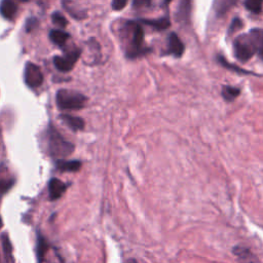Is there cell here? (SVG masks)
Instances as JSON below:
<instances>
[{"label": "cell", "instance_id": "cell-15", "mask_svg": "<svg viewBox=\"0 0 263 263\" xmlns=\"http://www.w3.org/2000/svg\"><path fill=\"white\" fill-rule=\"evenodd\" d=\"M69 37H70V35L67 32H64L62 30H50V32H49L50 41L60 47H62L66 44Z\"/></svg>", "mask_w": 263, "mask_h": 263}, {"label": "cell", "instance_id": "cell-25", "mask_svg": "<svg viewBox=\"0 0 263 263\" xmlns=\"http://www.w3.org/2000/svg\"><path fill=\"white\" fill-rule=\"evenodd\" d=\"M2 242H3V250H4L5 255H10L11 254V245H10L9 239H8V237L6 235L3 236Z\"/></svg>", "mask_w": 263, "mask_h": 263}, {"label": "cell", "instance_id": "cell-21", "mask_svg": "<svg viewBox=\"0 0 263 263\" xmlns=\"http://www.w3.org/2000/svg\"><path fill=\"white\" fill-rule=\"evenodd\" d=\"M51 21H52V23L54 25H57V26H59L61 28H65L67 26V24H68L67 18L61 12H59V11H55V12H53L51 14Z\"/></svg>", "mask_w": 263, "mask_h": 263}, {"label": "cell", "instance_id": "cell-1", "mask_svg": "<svg viewBox=\"0 0 263 263\" xmlns=\"http://www.w3.org/2000/svg\"><path fill=\"white\" fill-rule=\"evenodd\" d=\"M47 136V148L52 157L63 159L73 153L74 145L67 141L53 126H49Z\"/></svg>", "mask_w": 263, "mask_h": 263}, {"label": "cell", "instance_id": "cell-4", "mask_svg": "<svg viewBox=\"0 0 263 263\" xmlns=\"http://www.w3.org/2000/svg\"><path fill=\"white\" fill-rule=\"evenodd\" d=\"M130 25V42L127 49L126 55L128 58H136L140 54L145 53V48L143 47L144 42V30L141 25L137 23H129Z\"/></svg>", "mask_w": 263, "mask_h": 263}, {"label": "cell", "instance_id": "cell-7", "mask_svg": "<svg viewBox=\"0 0 263 263\" xmlns=\"http://www.w3.org/2000/svg\"><path fill=\"white\" fill-rule=\"evenodd\" d=\"M184 44L176 33H171L167 38V53L176 58H181L184 53Z\"/></svg>", "mask_w": 263, "mask_h": 263}, {"label": "cell", "instance_id": "cell-16", "mask_svg": "<svg viewBox=\"0 0 263 263\" xmlns=\"http://www.w3.org/2000/svg\"><path fill=\"white\" fill-rule=\"evenodd\" d=\"M142 23L160 31V30H165L171 26V21L167 16H163L160 18H156V20H142Z\"/></svg>", "mask_w": 263, "mask_h": 263}, {"label": "cell", "instance_id": "cell-5", "mask_svg": "<svg viewBox=\"0 0 263 263\" xmlns=\"http://www.w3.org/2000/svg\"><path fill=\"white\" fill-rule=\"evenodd\" d=\"M24 80L25 83L31 88L39 87L43 82L42 71L36 64L28 62L26 63L24 69Z\"/></svg>", "mask_w": 263, "mask_h": 263}, {"label": "cell", "instance_id": "cell-8", "mask_svg": "<svg viewBox=\"0 0 263 263\" xmlns=\"http://www.w3.org/2000/svg\"><path fill=\"white\" fill-rule=\"evenodd\" d=\"M67 189V185L60 179L53 178L48 182V194L50 200L59 199Z\"/></svg>", "mask_w": 263, "mask_h": 263}, {"label": "cell", "instance_id": "cell-3", "mask_svg": "<svg viewBox=\"0 0 263 263\" xmlns=\"http://www.w3.org/2000/svg\"><path fill=\"white\" fill-rule=\"evenodd\" d=\"M233 50L235 58L245 63L254 55L256 52V47L250 35H240L233 43Z\"/></svg>", "mask_w": 263, "mask_h": 263}, {"label": "cell", "instance_id": "cell-12", "mask_svg": "<svg viewBox=\"0 0 263 263\" xmlns=\"http://www.w3.org/2000/svg\"><path fill=\"white\" fill-rule=\"evenodd\" d=\"M60 118L67 126H69L73 130H81V129H83L84 124H85L82 118L73 116L70 114H62L60 116Z\"/></svg>", "mask_w": 263, "mask_h": 263}, {"label": "cell", "instance_id": "cell-24", "mask_svg": "<svg viewBox=\"0 0 263 263\" xmlns=\"http://www.w3.org/2000/svg\"><path fill=\"white\" fill-rule=\"evenodd\" d=\"M127 4V0H112V8L116 11L122 10Z\"/></svg>", "mask_w": 263, "mask_h": 263}, {"label": "cell", "instance_id": "cell-26", "mask_svg": "<svg viewBox=\"0 0 263 263\" xmlns=\"http://www.w3.org/2000/svg\"><path fill=\"white\" fill-rule=\"evenodd\" d=\"M152 0H134L133 1V6L136 8H141V7H146L150 6Z\"/></svg>", "mask_w": 263, "mask_h": 263}, {"label": "cell", "instance_id": "cell-13", "mask_svg": "<svg viewBox=\"0 0 263 263\" xmlns=\"http://www.w3.org/2000/svg\"><path fill=\"white\" fill-rule=\"evenodd\" d=\"M250 37L255 44L256 52L263 60V30L261 29H253L250 32Z\"/></svg>", "mask_w": 263, "mask_h": 263}, {"label": "cell", "instance_id": "cell-22", "mask_svg": "<svg viewBox=\"0 0 263 263\" xmlns=\"http://www.w3.org/2000/svg\"><path fill=\"white\" fill-rule=\"evenodd\" d=\"M241 28H242V22H241V20H240L239 17H234V18L231 21V23H230L228 32H229V34H232V33H234L235 31H238V30L241 29Z\"/></svg>", "mask_w": 263, "mask_h": 263}, {"label": "cell", "instance_id": "cell-6", "mask_svg": "<svg viewBox=\"0 0 263 263\" xmlns=\"http://www.w3.org/2000/svg\"><path fill=\"white\" fill-rule=\"evenodd\" d=\"M80 50L75 49L70 52H67L65 55H57L53 58L54 67L61 72H69L73 69L75 63L79 59Z\"/></svg>", "mask_w": 263, "mask_h": 263}, {"label": "cell", "instance_id": "cell-23", "mask_svg": "<svg viewBox=\"0 0 263 263\" xmlns=\"http://www.w3.org/2000/svg\"><path fill=\"white\" fill-rule=\"evenodd\" d=\"M12 184H13V181L11 179L0 180V194L8 191L12 187Z\"/></svg>", "mask_w": 263, "mask_h": 263}, {"label": "cell", "instance_id": "cell-17", "mask_svg": "<svg viewBox=\"0 0 263 263\" xmlns=\"http://www.w3.org/2000/svg\"><path fill=\"white\" fill-rule=\"evenodd\" d=\"M47 250H48V243H47L45 237H43L41 235V233H38V236H37V248H36V255H37L38 263H42L43 262Z\"/></svg>", "mask_w": 263, "mask_h": 263}, {"label": "cell", "instance_id": "cell-10", "mask_svg": "<svg viewBox=\"0 0 263 263\" xmlns=\"http://www.w3.org/2000/svg\"><path fill=\"white\" fill-rule=\"evenodd\" d=\"M233 254L236 256L240 263H255L257 261L256 256L246 247L236 246L233 248Z\"/></svg>", "mask_w": 263, "mask_h": 263}, {"label": "cell", "instance_id": "cell-30", "mask_svg": "<svg viewBox=\"0 0 263 263\" xmlns=\"http://www.w3.org/2000/svg\"><path fill=\"white\" fill-rule=\"evenodd\" d=\"M2 225H3V222H2V219L0 218V228L2 227Z\"/></svg>", "mask_w": 263, "mask_h": 263}, {"label": "cell", "instance_id": "cell-14", "mask_svg": "<svg viewBox=\"0 0 263 263\" xmlns=\"http://www.w3.org/2000/svg\"><path fill=\"white\" fill-rule=\"evenodd\" d=\"M55 166L61 172H77L81 167V162L79 160L58 159Z\"/></svg>", "mask_w": 263, "mask_h": 263}, {"label": "cell", "instance_id": "cell-29", "mask_svg": "<svg viewBox=\"0 0 263 263\" xmlns=\"http://www.w3.org/2000/svg\"><path fill=\"white\" fill-rule=\"evenodd\" d=\"M162 1H163V3H164L165 5H167V4H170V3H171V1H172V0H162Z\"/></svg>", "mask_w": 263, "mask_h": 263}, {"label": "cell", "instance_id": "cell-2", "mask_svg": "<svg viewBox=\"0 0 263 263\" xmlns=\"http://www.w3.org/2000/svg\"><path fill=\"white\" fill-rule=\"evenodd\" d=\"M86 97L78 91L60 89L55 95V103L61 110H79L85 106Z\"/></svg>", "mask_w": 263, "mask_h": 263}, {"label": "cell", "instance_id": "cell-11", "mask_svg": "<svg viewBox=\"0 0 263 263\" xmlns=\"http://www.w3.org/2000/svg\"><path fill=\"white\" fill-rule=\"evenodd\" d=\"M192 0H180L176 17L180 23H187L191 13Z\"/></svg>", "mask_w": 263, "mask_h": 263}, {"label": "cell", "instance_id": "cell-18", "mask_svg": "<svg viewBox=\"0 0 263 263\" xmlns=\"http://www.w3.org/2000/svg\"><path fill=\"white\" fill-rule=\"evenodd\" d=\"M239 93H240V89L237 87H233L230 85H224L222 87V96L227 102L233 101L235 98L238 97Z\"/></svg>", "mask_w": 263, "mask_h": 263}, {"label": "cell", "instance_id": "cell-19", "mask_svg": "<svg viewBox=\"0 0 263 263\" xmlns=\"http://www.w3.org/2000/svg\"><path fill=\"white\" fill-rule=\"evenodd\" d=\"M218 62H219L224 68H226V69H228V70L235 71V72H237V73L248 74V75H256V74H254L253 72H250V71H248V70H245V69L239 68V67H237V66H235V65H233V64L228 63V62L225 60V58L222 57V55H218Z\"/></svg>", "mask_w": 263, "mask_h": 263}, {"label": "cell", "instance_id": "cell-27", "mask_svg": "<svg viewBox=\"0 0 263 263\" xmlns=\"http://www.w3.org/2000/svg\"><path fill=\"white\" fill-rule=\"evenodd\" d=\"M38 21L36 18H30L27 23V31H31L34 27H36Z\"/></svg>", "mask_w": 263, "mask_h": 263}, {"label": "cell", "instance_id": "cell-9", "mask_svg": "<svg viewBox=\"0 0 263 263\" xmlns=\"http://www.w3.org/2000/svg\"><path fill=\"white\" fill-rule=\"evenodd\" d=\"M17 11L15 0H2L0 2V14L6 20H12Z\"/></svg>", "mask_w": 263, "mask_h": 263}, {"label": "cell", "instance_id": "cell-28", "mask_svg": "<svg viewBox=\"0 0 263 263\" xmlns=\"http://www.w3.org/2000/svg\"><path fill=\"white\" fill-rule=\"evenodd\" d=\"M124 263H138L135 259H133V258H130V259H128V260H126Z\"/></svg>", "mask_w": 263, "mask_h": 263}, {"label": "cell", "instance_id": "cell-20", "mask_svg": "<svg viewBox=\"0 0 263 263\" xmlns=\"http://www.w3.org/2000/svg\"><path fill=\"white\" fill-rule=\"evenodd\" d=\"M262 4H263V0H245L246 8L254 13L261 12Z\"/></svg>", "mask_w": 263, "mask_h": 263}]
</instances>
